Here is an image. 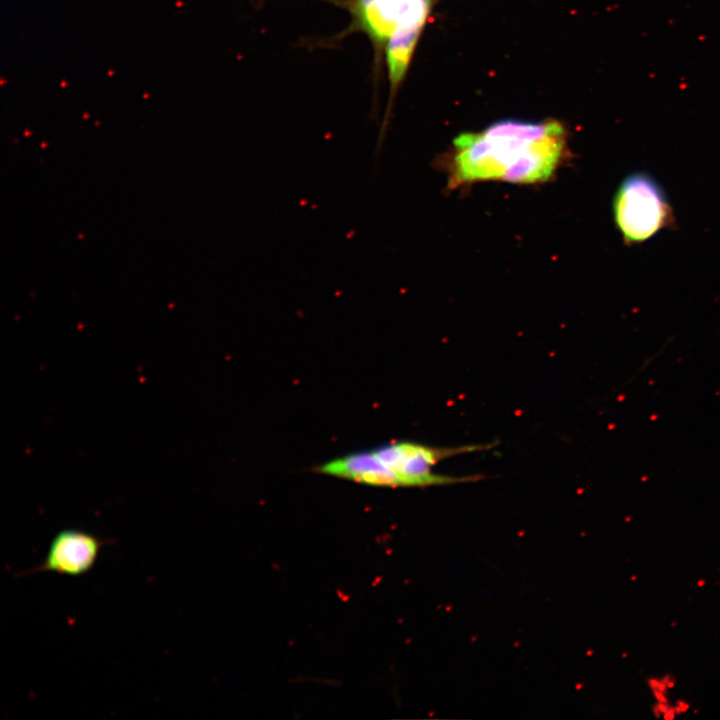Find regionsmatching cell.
Here are the masks:
<instances>
[{
    "label": "cell",
    "instance_id": "cell-5",
    "mask_svg": "<svg viewBox=\"0 0 720 720\" xmlns=\"http://www.w3.org/2000/svg\"><path fill=\"white\" fill-rule=\"evenodd\" d=\"M415 0H358L363 28L379 42H387Z\"/></svg>",
    "mask_w": 720,
    "mask_h": 720
},
{
    "label": "cell",
    "instance_id": "cell-3",
    "mask_svg": "<svg viewBox=\"0 0 720 720\" xmlns=\"http://www.w3.org/2000/svg\"><path fill=\"white\" fill-rule=\"evenodd\" d=\"M111 542L84 530L63 529L53 537L42 563L21 575L54 572L81 576L94 567L102 547Z\"/></svg>",
    "mask_w": 720,
    "mask_h": 720
},
{
    "label": "cell",
    "instance_id": "cell-1",
    "mask_svg": "<svg viewBox=\"0 0 720 720\" xmlns=\"http://www.w3.org/2000/svg\"><path fill=\"white\" fill-rule=\"evenodd\" d=\"M564 149L565 131L556 121H498L454 140L452 180L543 182L558 167Z\"/></svg>",
    "mask_w": 720,
    "mask_h": 720
},
{
    "label": "cell",
    "instance_id": "cell-4",
    "mask_svg": "<svg viewBox=\"0 0 720 720\" xmlns=\"http://www.w3.org/2000/svg\"><path fill=\"white\" fill-rule=\"evenodd\" d=\"M432 0H415L407 15L387 41V65L395 87L406 73L416 42L428 16Z\"/></svg>",
    "mask_w": 720,
    "mask_h": 720
},
{
    "label": "cell",
    "instance_id": "cell-2",
    "mask_svg": "<svg viewBox=\"0 0 720 720\" xmlns=\"http://www.w3.org/2000/svg\"><path fill=\"white\" fill-rule=\"evenodd\" d=\"M613 214L628 245L645 242L675 224L662 187L644 172L632 173L620 183L613 200Z\"/></svg>",
    "mask_w": 720,
    "mask_h": 720
}]
</instances>
